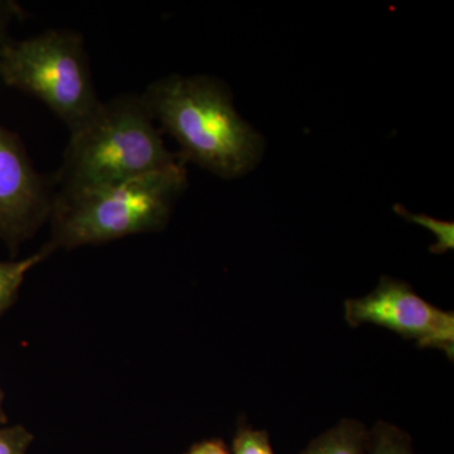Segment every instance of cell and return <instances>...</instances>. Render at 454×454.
<instances>
[{
  "instance_id": "6da1fadb",
  "label": "cell",
  "mask_w": 454,
  "mask_h": 454,
  "mask_svg": "<svg viewBox=\"0 0 454 454\" xmlns=\"http://www.w3.org/2000/svg\"><path fill=\"white\" fill-rule=\"evenodd\" d=\"M142 98L158 128L177 142L184 162L227 179L258 163L262 139L236 112L219 80L170 74L146 86Z\"/></svg>"
},
{
  "instance_id": "7a4b0ae2",
  "label": "cell",
  "mask_w": 454,
  "mask_h": 454,
  "mask_svg": "<svg viewBox=\"0 0 454 454\" xmlns=\"http://www.w3.org/2000/svg\"><path fill=\"white\" fill-rule=\"evenodd\" d=\"M179 162L184 160L167 148L142 94L127 92L101 101L97 113L70 133L52 175L56 197L115 186Z\"/></svg>"
},
{
  "instance_id": "3957f363",
  "label": "cell",
  "mask_w": 454,
  "mask_h": 454,
  "mask_svg": "<svg viewBox=\"0 0 454 454\" xmlns=\"http://www.w3.org/2000/svg\"><path fill=\"white\" fill-rule=\"evenodd\" d=\"M187 184L186 163L179 162L115 186L56 197L47 243L56 252L160 231Z\"/></svg>"
},
{
  "instance_id": "277c9868",
  "label": "cell",
  "mask_w": 454,
  "mask_h": 454,
  "mask_svg": "<svg viewBox=\"0 0 454 454\" xmlns=\"http://www.w3.org/2000/svg\"><path fill=\"white\" fill-rule=\"evenodd\" d=\"M0 82L37 98L68 133L97 113L98 98L85 38L71 28H51L11 41L0 51Z\"/></svg>"
},
{
  "instance_id": "5b68a950",
  "label": "cell",
  "mask_w": 454,
  "mask_h": 454,
  "mask_svg": "<svg viewBox=\"0 0 454 454\" xmlns=\"http://www.w3.org/2000/svg\"><path fill=\"white\" fill-rule=\"evenodd\" d=\"M345 319L351 327L370 324L415 340L418 348L443 351L454 358V313L423 300L403 280L382 277L365 297L345 301Z\"/></svg>"
},
{
  "instance_id": "8992f818",
  "label": "cell",
  "mask_w": 454,
  "mask_h": 454,
  "mask_svg": "<svg viewBox=\"0 0 454 454\" xmlns=\"http://www.w3.org/2000/svg\"><path fill=\"white\" fill-rule=\"evenodd\" d=\"M55 200L52 176L38 172L22 138L0 125V240L12 256L49 223Z\"/></svg>"
},
{
  "instance_id": "52a82bcc",
  "label": "cell",
  "mask_w": 454,
  "mask_h": 454,
  "mask_svg": "<svg viewBox=\"0 0 454 454\" xmlns=\"http://www.w3.org/2000/svg\"><path fill=\"white\" fill-rule=\"evenodd\" d=\"M369 429L355 419H342L310 442L301 454H366Z\"/></svg>"
},
{
  "instance_id": "ba28073f",
  "label": "cell",
  "mask_w": 454,
  "mask_h": 454,
  "mask_svg": "<svg viewBox=\"0 0 454 454\" xmlns=\"http://www.w3.org/2000/svg\"><path fill=\"white\" fill-rule=\"evenodd\" d=\"M52 253H55V249L46 243L28 258L0 262V317L16 303L18 293L28 271L49 258Z\"/></svg>"
},
{
  "instance_id": "9c48e42d",
  "label": "cell",
  "mask_w": 454,
  "mask_h": 454,
  "mask_svg": "<svg viewBox=\"0 0 454 454\" xmlns=\"http://www.w3.org/2000/svg\"><path fill=\"white\" fill-rule=\"evenodd\" d=\"M366 454H414L411 435L393 424L379 420L369 430Z\"/></svg>"
},
{
  "instance_id": "30bf717a",
  "label": "cell",
  "mask_w": 454,
  "mask_h": 454,
  "mask_svg": "<svg viewBox=\"0 0 454 454\" xmlns=\"http://www.w3.org/2000/svg\"><path fill=\"white\" fill-rule=\"evenodd\" d=\"M232 454H274L269 433L240 424L232 441Z\"/></svg>"
},
{
  "instance_id": "8fae6325",
  "label": "cell",
  "mask_w": 454,
  "mask_h": 454,
  "mask_svg": "<svg viewBox=\"0 0 454 454\" xmlns=\"http://www.w3.org/2000/svg\"><path fill=\"white\" fill-rule=\"evenodd\" d=\"M396 211L404 215L408 219L414 221V223L428 227L430 231L434 232L435 236H437L438 243L430 249L433 253L442 254L447 252V250L453 249L454 239L452 223H442V221L434 220L428 216H423V215L408 214L402 206H396Z\"/></svg>"
},
{
  "instance_id": "7c38bea8",
  "label": "cell",
  "mask_w": 454,
  "mask_h": 454,
  "mask_svg": "<svg viewBox=\"0 0 454 454\" xmlns=\"http://www.w3.org/2000/svg\"><path fill=\"white\" fill-rule=\"evenodd\" d=\"M32 441L25 427H0V454H27Z\"/></svg>"
},
{
  "instance_id": "4fadbf2b",
  "label": "cell",
  "mask_w": 454,
  "mask_h": 454,
  "mask_svg": "<svg viewBox=\"0 0 454 454\" xmlns=\"http://www.w3.org/2000/svg\"><path fill=\"white\" fill-rule=\"evenodd\" d=\"M27 17L25 8L14 0H0V51L12 40V29Z\"/></svg>"
},
{
  "instance_id": "5bb4252c",
  "label": "cell",
  "mask_w": 454,
  "mask_h": 454,
  "mask_svg": "<svg viewBox=\"0 0 454 454\" xmlns=\"http://www.w3.org/2000/svg\"><path fill=\"white\" fill-rule=\"evenodd\" d=\"M186 454H231L221 439H208L193 444Z\"/></svg>"
},
{
  "instance_id": "9a60e30c",
  "label": "cell",
  "mask_w": 454,
  "mask_h": 454,
  "mask_svg": "<svg viewBox=\"0 0 454 454\" xmlns=\"http://www.w3.org/2000/svg\"><path fill=\"white\" fill-rule=\"evenodd\" d=\"M8 423V417L5 414L4 408H3V393L0 390V427L5 426Z\"/></svg>"
}]
</instances>
